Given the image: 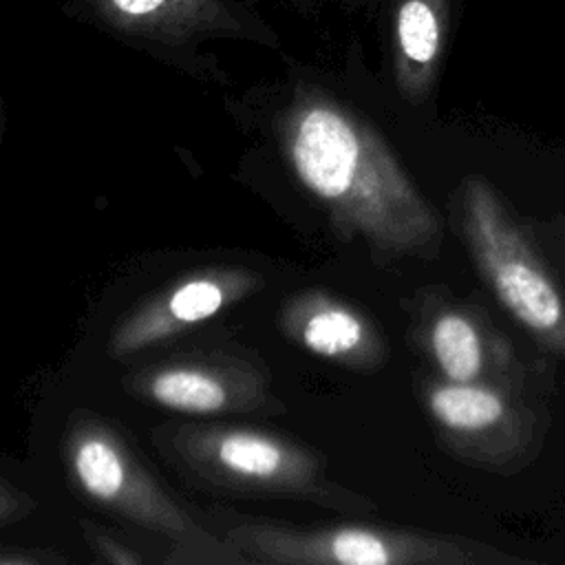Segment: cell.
I'll return each mask as SVG.
<instances>
[{"instance_id":"6da1fadb","label":"cell","mask_w":565,"mask_h":565,"mask_svg":"<svg viewBox=\"0 0 565 565\" xmlns=\"http://www.w3.org/2000/svg\"><path fill=\"white\" fill-rule=\"evenodd\" d=\"M280 152L333 232L380 258H435L441 221L373 126L327 99L298 102L280 121Z\"/></svg>"},{"instance_id":"7a4b0ae2","label":"cell","mask_w":565,"mask_h":565,"mask_svg":"<svg viewBox=\"0 0 565 565\" xmlns=\"http://www.w3.org/2000/svg\"><path fill=\"white\" fill-rule=\"evenodd\" d=\"M150 439L166 463L203 492L377 512L373 499L329 475L322 452L285 433L230 422H168L152 428Z\"/></svg>"},{"instance_id":"3957f363","label":"cell","mask_w":565,"mask_h":565,"mask_svg":"<svg viewBox=\"0 0 565 565\" xmlns=\"http://www.w3.org/2000/svg\"><path fill=\"white\" fill-rule=\"evenodd\" d=\"M68 486L93 505L170 541L166 563H249L221 534L201 525L163 488L130 437L108 417L77 408L68 415L62 441Z\"/></svg>"},{"instance_id":"277c9868","label":"cell","mask_w":565,"mask_h":565,"mask_svg":"<svg viewBox=\"0 0 565 565\" xmlns=\"http://www.w3.org/2000/svg\"><path fill=\"white\" fill-rule=\"evenodd\" d=\"M221 536L249 563L265 565H444L468 561L461 543L382 523H311L218 514Z\"/></svg>"},{"instance_id":"5b68a950","label":"cell","mask_w":565,"mask_h":565,"mask_svg":"<svg viewBox=\"0 0 565 565\" xmlns=\"http://www.w3.org/2000/svg\"><path fill=\"white\" fill-rule=\"evenodd\" d=\"M121 386L157 408L192 417L263 415L287 411L271 388L265 362L232 351H190L130 371Z\"/></svg>"},{"instance_id":"8992f818","label":"cell","mask_w":565,"mask_h":565,"mask_svg":"<svg viewBox=\"0 0 565 565\" xmlns=\"http://www.w3.org/2000/svg\"><path fill=\"white\" fill-rule=\"evenodd\" d=\"M265 285L263 276L238 265L192 269L154 289L119 316L108 338V355L124 360L212 320Z\"/></svg>"},{"instance_id":"52a82bcc","label":"cell","mask_w":565,"mask_h":565,"mask_svg":"<svg viewBox=\"0 0 565 565\" xmlns=\"http://www.w3.org/2000/svg\"><path fill=\"white\" fill-rule=\"evenodd\" d=\"M461 223L470 252L499 300L534 331L558 327L563 307L556 289L527 258L492 190L479 179L466 181L461 190Z\"/></svg>"},{"instance_id":"ba28073f","label":"cell","mask_w":565,"mask_h":565,"mask_svg":"<svg viewBox=\"0 0 565 565\" xmlns=\"http://www.w3.org/2000/svg\"><path fill=\"white\" fill-rule=\"evenodd\" d=\"M278 329L307 353L351 371L373 373L391 358L377 322L355 302L327 289L291 294L278 309Z\"/></svg>"},{"instance_id":"9c48e42d","label":"cell","mask_w":565,"mask_h":565,"mask_svg":"<svg viewBox=\"0 0 565 565\" xmlns=\"http://www.w3.org/2000/svg\"><path fill=\"white\" fill-rule=\"evenodd\" d=\"M411 340L426 355L439 377L479 382L486 371L483 335L470 313L437 298L413 302Z\"/></svg>"},{"instance_id":"30bf717a","label":"cell","mask_w":565,"mask_h":565,"mask_svg":"<svg viewBox=\"0 0 565 565\" xmlns=\"http://www.w3.org/2000/svg\"><path fill=\"white\" fill-rule=\"evenodd\" d=\"M417 393L426 415L439 437L450 446L468 448L508 417V404L492 386L479 382H450L444 377H422Z\"/></svg>"},{"instance_id":"8fae6325","label":"cell","mask_w":565,"mask_h":565,"mask_svg":"<svg viewBox=\"0 0 565 565\" xmlns=\"http://www.w3.org/2000/svg\"><path fill=\"white\" fill-rule=\"evenodd\" d=\"M399 51L408 66L426 71L433 66L441 44L439 20L424 0H406L397 15Z\"/></svg>"},{"instance_id":"7c38bea8","label":"cell","mask_w":565,"mask_h":565,"mask_svg":"<svg viewBox=\"0 0 565 565\" xmlns=\"http://www.w3.org/2000/svg\"><path fill=\"white\" fill-rule=\"evenodd\" d=\"M79 527H82L84 541L88 543L90 552L95 554V558L99 563H106V565H139V563H146L143 554H139L137 550H132L124 541L115 539L113 534H108L104 527H99L90 521H79Z\"/></svg>"},{"instance_id":"4fadbf2b","label":"cell","mask_w":565,"mask_h":565,"mask_svg":"<svg viewBox=\"0 0 565 565\" xmlns=\"http://www.w3.org/2000/svg\"><path fill=\"white\" fill-rule=\"evenodd\" d=\"M35 508H38V501L29 492L15 488L7 477L0 479V525L2 527H9L26 519Z\"/></svg>"},{"instance_id":"5bb4252c","label":"cell","mask_w":565,"mask_h":565,"mask_svg":"<svg viewBox=\"0 0 565 565\" xmlns=\"http://www.w3.org/2000/svg\"><path fill=\"white\" fill-rule=\"evenodd\" d=\"M44 563H64L62 556L51 552H33L29 547H7L0 554V565H44Z\"/></svg>"},{"instance_id":"9a60e30c","label":"cell","mask_w":565,"mask_h":565,"mask_svg":"<svg viewBox=\"0 0 565 565\" xmlns=\"http://www.w3.org/2000/svg\"><path fill=\"white\" fill-rule=\"evenodd\" d=\"M126 15H148L163 4V0H110Z\"/></svg>"}]
</instances>
